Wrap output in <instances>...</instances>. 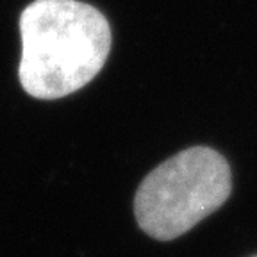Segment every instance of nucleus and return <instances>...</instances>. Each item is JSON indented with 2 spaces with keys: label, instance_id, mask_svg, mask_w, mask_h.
Instances as JSON below:
<instances>
[{
  "label": "nucleus",
  "instance_id": "obj_2",
  "mask_svg": "<svg viewBox=\"0 0 257 257\" xmlns=\"http://www.w3.org/2000/svg\"><path fill=\"white\" fill-rule=\"evenodd\" d=\"M230 189L225 157L207 147H193L147 175L136 193L134 213L149 236L170 241L214 213Z\"/></svg>",
  "mask_w": 257,
  "mask_h": 257
},
{
  "label": "nucleus",
  "instance_id": "obj_1",
  "mask_svg": "<svg viewBox=\"0 0 257 257\" xmlns=\"http://www.w3.org/2000/svg\"><path fill=\"white\" fill-rule=\"evenodd\" d=\"M18 77L34 98L54 100L91 82L111 50L105 16L79 0H34L20 16Z\"/></svg>",
  "mask_w": 257,
  "mask_h": 257
}]
</instances>
